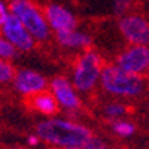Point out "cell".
Masks as SVG:
<instances>
[{"label": "cell", "instance_id": "cell-17", "mask_svg": "<svg viewBox=\"0 0 149 149\" xmlns=\"http://www.w3.org/2000/svg\"><path fill=\"white\" fill-rule=\"evenodd\" d=\"M133 2L134 0H113V12H115V15L122 17V15L128 14V10L133 6Z\"/></svg>", "mask_w": 149, "mask_h": 149}, {"label": "cell", "instance_id": "cell-6", "mask_svg": "<svg viewBox=\"0 0 149 149\" xmlns=\"http://www.w3.org/2000/svg\"><path fill=\"white\" fill-rule=\"evenodd\" d=\"M0 30H2V36L17 51L27 52L34 48L36 42L33 39V36L24 29V26L12 14H9L6 21L0 26Z\"/></svg>", "mask_w": 149, "mask_h": 149}, {"label": "cell", "instance_id": "cell-7", "mask_svg": "<svg viewBox=\"0 0 149 149\" xmlns=\"http://www.w3.org/2000/svg\"><path fill=\"white\" fill-rule=\"evenodd\" d=\"M116 66L133 74H142L149 67V49L145 45H130L116 60Z\"/></svg>", "mask_w": 149, "mask_h": 149}, {"label": "cell", "instance_id": "cell-8", "mask_svg": "<svg viewBox=\"0 0 149 149\" xmlns=\"http://www.w3.org/2000/svg\"><path fill=\"white\" fill-rule=\"evenodd\" d=\"M45 19L48 22L49 30H54L55 33L74 30L78 27V18L73 12L63 5L51 3L48 5L43 10Z\"/></svg>", "mask_w": 149, "mask_h": 149}, {"label": "cell", "instance_id": "cell-2", "mask_svg": "<svg viewBox=\"0 0 149 149\" xmlns=\"http://www.w3.org/2000/svg\"><path fill=\"white\" fill-rule=\"evenodd\" d=\"M98 82L107 94L116 97H137L145 90V81L142 76L128 73L116 64L103 66Z\"/></svg>", "mask_w": 149, "mask_h": 149}, {"label": "cell", "instance_id": "cell-3", "mask_svg": "<svg viewBox=\"0 0 149 149\" xmlns=\"http://www.w3.org/2000/svg\"><path fill=\"white\" fill-rule=\"evenodd\" d=\"M9 12L14 15L26 29L34 40L49 39L51 30L48 27L43 12L37 8L31 0H10Z\"/></svg>", "mask_w": 149, "mask_h": 149}, {"label": "cell", "instance_id": "cell-21", "mask_svg": "<svg viewBox=\"0 0 149 149\" xmlns=\"http://www.w3.org/2000/svg\"><path fill=\"white\" fill-rule=\"evenodd\" d=\"M63 149H82V148H63Z\"/></svg>", "mask_w": 149, "mask_h": 149}, {"label": "cell", "instance_id": "cell-5", "mask_svg": "<svg viewBox=\"0 0 149 149\" xmlns=\"http://www.w3.org/2000/svg\"><path fill=\"white\" fill-rule=\"evenodd\" d=\"M118 27L130 45H145L149 42V24L145 17L139 14H125L119 17Z\"/></svg>", "mask_w": 149, "mask_h": 149}, {"label": "cell", "instance_id": "cell-1", "mask_svg": "<svg viewBox=\"0 0 149 149\" xmlns=\"http://www.w3.org/2000/svg\"><path fill=\"white\" fill-rule=\"evenodd\" d=\"M39 139L60 148H82L93 133L88 127L74 121L51 118L39 122L36 128Z\"/></svg>", "mask_w": 149, "mask_h": 149}, {"label": "cell", "instance_id": "cell-19", "mask_svg": "<svg viewBox=\"0 0 149 149\" xmlns=\"http://www.w3.org/2000/svg\"><path fill=\"white\" fill-rule=\"evenodd\" d=\"M9 6H8V3L5 2V0H0V26L6 21V18L9 17Z\"/></svg>", "mask_w": 149, "mask_h": 149}, {"label": "cell", "instance_id": "cell-12", "mask_svg": "<svg viewBox=\"0 0 149 149\" xmlns=\"http://www.w3.org/2000/svg\"><path fill=\"white\" fill-rule=\"evenodd\" d=\"M30 102H31V106L34 110H37L39 113L46 115V116L54 115L58 110V104L55 102L54 95L48 91H42V93H37V94L31 95Z\"/></svg>", "mask_w": 149, "mask_h": 149}, {"label": "cell", "instance_id": "cell-16", "mask_svg": "<svg viewBox=\"0 0 149 149\" xmlns=\"http://www.w3.org/2000/svg\"><path fill=\"white\" fill-rule=\"evenodd\" d=\"M125 112H127V107L124 104H121V103H110L104 107V113L109 118H113V119H118V118L124 116Z\"/></svg>", "mask_w": 149, "mask_h": 149}, {"label": "cell", "instance_id": "cell-18", "mask_svg": "<svg viewBox=\"0 0 149 149\" xmlns=\"http://www.w3.org/2000/svg\"><path fill=\"white\" fill-rule=\"evenodd\" d=\"M82 149H109V146H107V143L103 142L100 137L91 136V137L86 140V143L82 146Z\"/></svg>", "mask_w": 149, "mask_h": 149}, {"label": "cell", "instance_id": "cell-10", "mask_svg": "<svg viewBox=\"0 0 149 149\" xmlns=\"http://www.w3.org/2000/svg\"><path fill=\"white\" fill-rule=\"evenodd\" d=\"M14 84L18 93L24 94V95H34L37 93H42L46 90L48 86V81L43 74H40L39 72H34L30 69H22L18 70L14 74Z\"/></svg>", "mask_w": 149, "mask_h": 149}, {"label": "cell", "instance_id": "cell-13", "mask_svg": "<svg viewBox=\"0 0 149 149\" xmlns=\"http://www.w3.org/2000/svg\"><path fill=\"white\" fill-rule=\"evenodd\" d=\"M113 131L121 136V137H130L136 133V125L130 121H124V119H116L113 122V125H112Z\"/></svg>", "mask_w": 149, "mask_h": 149}, {"label": "cell", "instance_id": "cell-4", "mask_svg": "<svg viewBox=\"0 0 149 149\" xmlns=\"http://www.w3.org/2000/svg\"><path fill=\"white\" fill-rule=\"evenodd\" d=\"M103 69V60L95 51H85L73 67L72 85L81 93H90L95 88L100 81V73Z\"/></svg>", "mask_w": 149, "mask_h": 149}, {"label": "cell", "instance_id": "cell-11", "mask_svg": "<svg viewBox=\"0 0 149 149\" xmlns=\"http://www.w3.org/2000/svg\"><path fill=\"white\" fill-rule=\"evenodd\" d=\"M55 34H57V40L60 45H63L66 48H72V49H86L93 43V37L88 33L79 31L76 29L55 33Z\"/></svg>", "mask_w": 149, "mask_h": 149}, {"label": "cell", "instance_id": "cell-9", "mask_svg": "<svg viewBox=\"0 0 149 149\" xmlns=\"http://www.w3.org/2000/svg\"><path fill=\"white\" fill-rule=\"evenodd\" d=\"M49 88H51V94L54 95L58 106L69 109V110H74L81 106L79 95L76 90H74V86L64 76L54 78L51 84H49Z\"/></svg>", "mask_w": 149, "mask_h": 149}, {"label": "cell", "instance_id": "cell-15", "mask_svg": "<svg viewBox=\"0 0 149 149\" xmlns=\"http://www.w3.org/2000/svg\"><path fill=\"white\" fill-rule=\"evenodd\" d=\"M17 49L12 46L3 36H0V60H10L17 57Z\"/></svg>", "mask_w": 149, "mask_h": 149}, {"label": "cell", "instance_id": "cell-20", "mask_svg": "<svg viewBox=\"0 0 149 149\" xmlns=\"http://www.w3.org/2000/svg\"><path fill=\"white\" fill-rule=\"evenodd\" d=\"M39 140H40V139L37 137L36 134H30V136H29V139H27V143H29L30 146H36L37 143H39Z\"/></svg>", "mask_w": 149, "mask_h": 149}, {"label": "cell", "instance_id": "cell-14", "mask_svg": "<svg viewBox=\"0 0 149 149\" xmlns=\"http://www.w3.org/2000/svg\"><path fill=\"white\" fill-rule=\"evenodd\" d=\"M14 66H12L8 60H0V84L5 82H10L14 79Z\"/></svg>", "mask_w": 149, "mask_h": 149}]
</instances>
